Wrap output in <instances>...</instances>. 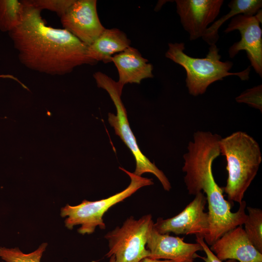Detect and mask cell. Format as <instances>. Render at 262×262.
<instances>
[{"label":"cell","instance_id":"484cf974","mask_svg":"<svg viewBox=\"0 0 262 262\" xmlns=\"http://www.w3.org/2000/svg\"></svg>","mask_w":262,"mask_h":262},{"label":"cell","instance_id":"44dd1931","mask_svg":"<svg viewBox=\"0 0 262 262\" xmlns=\"http://www.w3.org/2000/svg\"><path fill=\"white\" fill-rule=\"evenodd\" d=\"M238 103H244L255 109L262 111V84L246 89L236 98Z\"/></svg>","mask_w":262,"mask_h":262},{"label":"cell","instance_id":"7402d4cb","mask_svg":"<svg viewBox=\"0 0 262 262\" xmlns=\"http://www.w3.org/2000/svg\"><path fill=\"white\" fill-rule=\"evenodd\" d=\"M196 243H199L202 247L206 254V257H200L205 262H222L219 260L214 254L210 250L208 246L205 243L204 238L202 237H196ZM226 262H239L235 260H227Z\"/></svg>","mask_w":262,"mask_h":262},{"label":"cell","instance_id":"2e32d148","mask_svg":"<svg viewBox=\"0 0 262 262\" xmlns=\"http://www.w3.org/2000/svg\"><path fill=\"white\" fill-rule=\"evenodd\" d=\"M228 6L230 9L229 12L208 27L202 37L210 46L215 44L219 38L218 29L226 21L241 14L248 16L255 15L261 9L262 1L232 0L228 4Z\"/></svg>","mask_w":262,"mask_h":262},{"label":"cell","instance_id":"d6986e66","mask_svg":"<svg viewBox=\"0 0 262 262\" xmlns=\"http://www.w3.org/2000/svg\"><path fill=\"white\" fill-rule=\"evenodd\" d=\"M47 243L42 244L35 250L24 253L18 247H0V257L6 262H40Z\"/></svg>","mask_w":262,"mask_h":262},{"label":"cell","instance_id":"7c38bea8","mask_svg":"<svg viewBox=\"0 0 262 262\" xmlns=\"http://www.w3.org/2000/svg\"><path fill=\"white\" fill-rule=\"evenodd\" d=\"M210 249L221 261L235 260L239 262H262V254L252 245L241 226L225 233Z\"/></svg>","mask_w":262,"mask_h":262},{"label":"cell","instance_id":"7a4b0ae2","mask_svg":"<svg viewBox=\"0 0 262 262\" xmlns=\"http://www.w3.org/2000/svg\"><path fill=\"white\" fill-rule=\"evenodd\" d=\"M183 155L182 171L184 180L191 195L202 192L206 194L208 204L209 229L204 239L211 246L227 232L244 225L247 218L246 202L242 200L235 213L223 196V189L215 181L212 170L214 160L220 155L219 145L209 140H199L189 143Z\"/></svg>","mask_w":262,"mask_h":262},{"label":"cell","instance_id":"52a82bcc","mask_svg":"<svg viewBox=\"0 0 262 262\" xmlns=\"http://www.w3.org/2000/svg\"><path fill=\"white\" fill-rule=\"evenodd\" d=\"M154 222L148 214L138 219L128 218L121 227L107 233L104 238L109 244L108 257L114 256L115 262H139L149 257L147 240Z\"/></svg>","mask_w":262,"mask_h":262},{"label":"cell","instance_id":"ac0fdd59","mask_svg":"<svg viewBox=\"0 0 262 262\" xmlns=\"http://www.w3.org/2000/svg\"><path fill=\"white\" fill-rule=\"evenodd\" d=\"M247 210L244 230L252 245L262 254V211L250 207H247Z\"/></svg>","mask_w":262,"mask_h":262},{"label":"cell","instance_id":"9a60e30c","mask_svg":"<svg viewBox=\"0 0 262 262\" xmlns=\"http://www.w3.org/2000/svg\"><path fill=\"white\" fill-rule=\"evenodd\" d=\"M126 34L117 28L105 29L87 48V56L94 64L112 62V57L130 47Z\"/></svg>","mask_w":262,"mask_h":262},{"label":"cell","instance_id":"277c9868","mask_svg":"<svg viewBox=\"0 0 262 262\" xmlns=\"http://www.w3.org/2000/svg\"><path fill=\"white\" fill-rule=\"evenodd\" d=\"M184 49L183 43H170L165 57L185 69L186 85L193 96L204 94L212 83L229 76H237L242 81L249 79L250 66L241 72H229L233 63L220 60L219 49L215 44L210 46L208 54L203 58L188 56L184 52Z\"/></svg>","mask_w":262,"mask_h":262},{"label":"cell","instance_id":"9c48e42d","mask_svg":"<svg viewBox=\"0 0 262 262\" xmlns=\"http://www.w3.org/2000/svg\"><path fill=\"white\" fill-rule=\"evenodd\" d=\"M262 11L260 10L253 16L242 14L233 17L224 31L228 33L239 31L241 40L233 44L229 49V54L233 58L241 50H245L255 72L262 77Z\"/></svg>","mask_w":262,"mask_h":262},{"label":"cell","instance_id":"5bb4252c","mask_svg":"<svg viewBox=\"0 0 262 262\" xmlns=\"http://www.w3.org/2000/svg\"><path fill=\"white\" fill-rule=\"evenodd\" d=\"M112 62L118 71L117 82L123 87L129 83L139 84L143 79L153 77V66L137 49L131 46L114 55Z\"/></svg>","mask_w":262,"mask_h":262},{"label":"cell","instance_id":"e0dca14e","mask_svg":"<svg viewBox=\"0 0 262 262\" xmlns=\"http://www.w3.org/2000/svg\"><path fill=\"white\" fill-rule=\"evenodd\" d=\"M23 10L21 1L0 0V30L8 33L20 23Z\"/></svg>","mask_w":262,"mask_h":262},{"label":"cell","instance_id":"8fae6325","mask_svg":"<svg viewBox=\"0 0 262 262\" xmlns=\"http://www.w3.org/2000/svg\"><path fill=\"white\" fill-rule=\"evenodd\" d=\"M222 0H176L177 11L180 22L189 34L190 40L202 36L208 26L218 15Z\"/></svg>","mask_w":262,"mask_h":262},{"label":"cell","instance_id":"603a6c76","mask_svg":"<svg viewBox=\"0 0 262 262\" xmlns=\"http://www.w3.org/2000/svg\"><path fill=\"white\" fill-rule=\"evenodd\" d=\"M139 262H182L180 260H160L158 259H151L149 257H146L142 259Z\"/></svg>","mask_w":262,"mask_h":262},{"label":"cell","instance_id":"5b68a950","mask_svg":"<svg viewBox=\"0 0 262 262\" xmlns=\"http://www.w3.org/2000/svg\"><path fill=\"white\" fill-rule=\"evenodd\" d=\"M119 168L131 179L130 183L126 189L104 199L96 201L83 200L77 205L66 204L61 208L60 215L62 217H67L65 224L68 229H71L74 226L80 225L78 231L82 235L93 233L98 227L101 229H105L106 225L103 217L111 207L123 201L141 188L154 184L151 179L136 175L121 167Z\"/></svg>","mask_w":262,"mask_h":262},{"label":"cell","instance_id":"4fadbf2b","mask_svg":"<svg viewBox=\"0 0 262 262\" xmlns=\"http://www.w3.org/2000/svg\"><path fill=\"white\" fill-rule=\"evenodd\" d=\"M146 248L150 253L149 258L151 259L180 260L182 262H193L194 258L198 257L196 252L203 250L198 243H187L183 238L159 233L153 227L149 234Z\"/></svg>","mask_w":262,"mask_h":262},{"label":"cell","instance_id":"8992f818","mask_svg":"<svg viewBox=\"0 0 262 262\" xmlns=\"http://www.w3.org/2000/svg\"><path fill=\"white\" fill-rule=\"evenodd\" d=\"M93 76L98 86L107 92L115 105L116 115L109 113L108 121L134 157L136 167L133 173L139 176L145 173H152L160 181L164 190L170 191L171 186L167 178L141 152L130 128L127 111L121 99L123 86L101 72H95Z\"/></svg>","mask_w":262,"mask_h":262},{"label":"cell","instance_id":"ba28073f","mask_svg":"<svg viewBox=\"0 0 262 262\" xmlns=\"http://www.w3.org/2000/svg\"><path fill=\"white\" fill-rule=\"evenodd\" d=\"M207 199L200 192L194 199L179 214L164 219L159 217L153 224V228L161 234L170 232L176 235L195 234L196 237H204L209 229L208 213L204 212Z\"/></svg>","mask_w":262,"mask_h":262},{"label":"cell","instance_id":"30bf717a","mask_svg":"<svg viewBox=\"0 0 262 262\" xmlns=\"http://www.w3.org/2000/svg\"><path fill=\"white\" fill-rule=\"evenodd\" d=\"M97 3L96 0H75L60 16L64 29L87 46L105 29L98 16Z\"/></svg>","mask_w":262,"mask_h":262},{"label":"cell","instance_id":"6da1fadb","mask_svg":"<svg viewBox=\"0 0 262 262\" xmlns=\"http://www.w3.org/2000/svg\"><path fill=\"white\" fill-rule=\"evenodd\" d=\"M21 2L20 22L9 34L23 65L40 73L63 75L78 66L95 65L87 56L86 45L64 29L46 26L40 10Z\"/></svg>","mask_w":262,"mask_h":262},{"label":"cell","instance_id":"cb8c5ba5","mask_svg":"<svg viewBox=\"0 0 262 262\" xmlns=\"http://www.w3.org/2000/svg\"><path fill=\"white\" fill-rule=\"evenodd\" d=\"M110 258V260H109V262H115V257H114V256H112Z\"/></svg>","mask_w":262,"mask_h":262},{"label":"cell","instance_id":"ffe728a7","mask_svg":"<svg viewBox=\"0 0 262 262\" xmlns=\"http://www.w3.org/2000/svg\"><path fill=\"white\" fill-rule=\"evenodd\" d=\"M26 4L40 11L46 9L62 16L75 0H25Z\"/></svg>","mask_w":262,"mask_h":262},{"label":"cell","instance_id":"3957f363","mask_svg":"<svg viewBox=\"0 0 262 262\" xmlns=\"http://www.w3.org/2000/svg\"><path fill=\"white\" fill-rule=\"evenodd\" d=\"M219 148L220 154L226 158L228 173L223 190L230 201L240 204L262 162L260 146L247 133L237 131L221 138Z\"/></svg>","mask_w":262,"mask_h":262},{"label":"cell","instance_id":"d4e9b609","mask_svg":"<svg viewBox=\"0 0 262 262\" xmlns=\"http://www.w3.org/2000/svg\"><path fill=\"white\" fill-rule=\"evenodd\" d=\"M194 262L193 261V262Z\"/></svg>","mask_w":262,"mask_h":262}]
</instances>
